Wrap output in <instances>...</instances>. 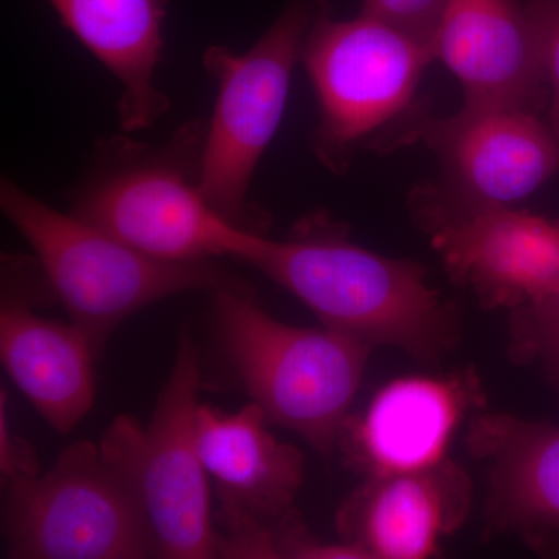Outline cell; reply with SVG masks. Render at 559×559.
<instances>
[{
	"label": "cell",
	"mask_w": 559,
	"mask_h": 559,
	"mask_svg": "<svg viewBox=\"0 0 559 559\" xmlns=\"http://www.w3.org/2000/svg\"><path fill=\"white\" fill-rule=\"evenodd\" d=\"M249 264L293 294L326 329L440 364L457 347V305L429 285L417 261L349 241L341 227L305 219L286 240L261 238Z\"/></svg>",
	"instance_id": "obj_1"
},
{
	"label": "cell",
	"mask_w": 559,
	"mask_h": 559,
	"mask_svg": "<svg viewBox=\"0 0 559 559\" xmlns=\"http://www.w3.org/2000/svg\"><path fill=\"white\" fill-rule=\"evenodd\" d=\"M205 130L197 119L157 145L127 132L98 140L70 213L154 259L249 263L263 234L224 218L201 190Z\"/></svg>",
	"instance_id": "obj_2"
},
{
	"label": "cell",
	"mask_w": 559,
	"mask_h": 559,
	"mask_svg": "<svg viewBox=\"0 0 559 559\" xmlns=\"http://www.w3.org/2000/svg\"><path fill=\"white\" fill-rule=\"evenodd\" d=\"M212 305L221 353L250 403L330 459L377 348L272 318L242 282L213 290Z\"/></svg>",
	"instance_id": "obj_3"
},
{
	"label": "cell",
	"mask_w": 559,
	"mask_h": 559,
	"mask_svg": "<svg viewBox=\"0 0 559 559\" xmlns=\"http://www.w3.org/2000/svg\"><path fill=\"white\" fill-rule=\"evenodd\" d=\"M0 209L38 259L55 297L102 352L123 320L157 301L241 282L213 260L154 259L109 231L38 200L3 176Z\"/></svg>",
	"instance_id": "obj_4"
},
{
	"label": "cell",
	"mask_w": 559,
	"mask_h": 559,
	"mask_svg": "<svg viewBox=\"0 0 559 559\" xmlns=\"http://www.w3.org/2000/svg\"><path fill=\"white\" fill-rule=\"evenodd\" d=\"M433 61L428 40L369 14L334 20L330 0H320L300 57L318 100L310 139L316 159L341 176L360 146H380L381 131L393 124L417 140L428 116L415 100Z\"/></svg>",
	"instance_id": "obj_5"
},
{
	"label": "cell",
	"mask_w": 559,
	"mask_h": 559,
	"mask_svg": "<svg viewBox=\"0 0 559 559\" xmlns=\"http://www.w3.org/2000/svg\"><path fill=\"white\" fill-rule=\"evenodd\" d=\"M13 559L159 558L138 485L102 443L76 441L43 476L5 485Z\"/></svg>",
	"instance_id": "obj_6"
},
{
	"label": "cell",
	"mask_w": 559,
	"mask_h": 559,
	"mask_svg": "<svg viewBox=\"0 0 559 559\" xmlns=\"http://www.w3.org/2000/svg\"><path fill=\"white\" fill-rule=\"evenodd\" d=\"M319 5L320 0H289L245 53L216 44L202 55L216 100L205 130L201 190L219 215L245 229L253 230L250 183L282 123L294 69Z\"/></svg>",
	"instance_id": "obj_7"
},
{
	"label": "cell",
	"mask_w": 559,
	"mask_h": 559,
	"mask_svg": "<svg viewBox=\"0 0 559 559\" xmlns=\"http://www.w3.org/2000/svg\"><path fill=\"white\" fill-rule=\"evenodd\" d=\"M200 388V353L186 330L180 334L170 377L160 390L148 425L120 415L100 441L138 485L159 558L219 557L210 479L198 448Z\"/></svg>",
	"instance_id": "obj_8"
},
{
	"label": "cell",
	"mask_w": 559,
	"mask_h": 559,
	"mask_svg": "<svg viewBox=\"0 0 559 559\" xmlns=\"http://www.w3.org/2000/svg\"><path fill=\"white\" fill-rule=\"evenodd\" d=\"M255 404L226 412L200 404L198 448L215 481L219 557L285 558L305 481L299 448L283 443Z\"/></svg>",
	"instance_id": "obj_9"
},
{
	"label": "cell",
	"mask_w": 559,
	"mask_h": 559,
	"mask_svg": "<svg viewBox=\"0 0 559 559\" xmlns=\"http://www.w3.org/2000/svg\"><path fill=\"white\" fill-rule=\"evenodd\" d=\"M417 140L439 156L444 178L440 193L417 202L425 227L514 207L559 173L558 135L535 110L462 106L426 117Z\"/></svg>",
	"instance_id": "obj_10"
},
{
	"label": "cell",
	"mask_w": 559,
	"mask_h": 559,
	"mask_svg": "<svg viewBox=\"0 0 559 559\" xmlns=\"http://www.w3.org/2000/svg\"><path fill=\"white\" fill-rule=\"evenodd\" d=\"M481 409L485 389L473 367L396 378L349 415L337 448L364 477L430 468L448 459L455 430Z\"/></svg>",
	"instance_id": "obj_11"
},
{
	"label": "cell",
	"mask_w": 559,
	"mask_h": 559,
	"mask_svg": "<svg viewBox=\"0 0 559 559\" xmlns=\"http://www.w3.org/2000/svg\"><path fill=\"white\" fill-rule=\"evenodd\" d=\"M465 447L487 484L485 536L559 554V425L481 409L468 419Z\"/></svg>",
	"instance_id": "obj_12"
},
{
	"label": "cell",
	"mask_w": 559,
	"mask_h": 559,
	"mask_svg": "<svg viewBox=\"0 0 559 559\" xmlns=\"http://www.w3.org/2000/svg\"><path fill=\"white\" fill-rule=\"evenodd\" d=\"M452 282L481 308L513 311L559 293V221L492 209L428 227Z\"/></svg>",
	"instance_id": "obj_13"
},
{
	"label": "cell",
	"mask_w": 559,
	"mask_h": 559,
	"mask_svg": "<svg viewBox=\"0 0 559 559\" xmlns=\"http://www.w3.org/2000/svg\"><path fill=\"white\" fill-rule=\"evenodd\" d=\"M474 485L450 457L430 468L364 477L341 503V540L364 559H429L468 521Z\"/></svg>",
	"instance_id": "obj_14"
},
{
	"label": "cell",
	"mask_w": 559,
	"mask_h": 559,
	"mask_svg": "<svg viewBox=\"0 0 559 559\" xmlns=\"http://www.w3.org/2000/svg\"><path fill=\"white\" fill-rule=\"evenodd\" d=\"M53 296L38 275L2 272L0 358L40 417L51 429L68 433L94 404L97 352L72 322L44 319L33 311Z\"/></svg>",
	"instance_id": "obj_15"
},
{
	"label": "cell",
	"mask_w": 559,
	"mask_h": 559,
	"mask_svg": "<svg viewBox=\"0 0 559 559\" xmlns=\"http://www.w3.org/2000/svg\"><path fill=\"white\" fill-rule=\"evenodd\" d=\"M433 50L462 84L468 108L539 112L547 100L535 36L520 0H447Z\"/></svg>",
	"instance_id": "obj_16"
},
{
	"label": "cell",
	"mask_w": 559,
	"mask_h": 559,
	"mask_svg": "<svg viewBox=\"0 0 559 559\" xmlns=\"http://www.w3.org/2000/svg\"><path fill=\"white\" fill-rule=\"evenodd\" d=\"M61 24L120 84L121 131L150 130L171 109L156 86L170 0H49Z\"/></svg>",
	"instance_id": "obj_17"
},
{
	"label": "cell",
	"mask_w": 559,
	"mask_h": 559,
	"mask_svg": "<svg viewBox=\"0 0 559 559\" xmlns=\"http://www.w3.org/2000/svg\"><path fill=\"white\" fill-rule=\"evenodd\" d=\"M507 355L538 369L559 399V293L510 311Z\"/></svg>",
	"instance_id": "obj_18"
},
{
	"label": "cell",
	"mask_w": 559,
	"mask_h": 559,
	"mask_svg": "<svg viewBox=\"0 0 559 559\" xmlns=\"http://www.w3.org/2000/svg\"><path fill=\"white\" fill-rule=\"evenodd\" d=\"M525 9L547 87V121L559 139V0H530Z\"/></svg>",
	"instance_id": "obj_19"
},
{
	"label": "cell",
	"mask_w": 559,
	"mask_h": 559,
	"mask_svg": "<svg viewBox=\"0 0 559 559\" xmlns=\"http://www.w3.org/2000/svg\"><path fill=\"white\" fill-rule=\"evenodd\" d=\"M444 3L447 0H362L360 13L389 22L432 44Z\"/></svg>",
	"instance_id": "obj_20"
},
{
	"label": "cell",
	"mask_w": 559,
	"mask_h": 559,
	"mask_svg": "<svg viewBox=\"0 0 559 559\" xmlns=\"http://www.w3.org/2000/svg\"><path fill=\"white\" fill-rule=\"evenodd\" d=\"M38 474L36 454L27 441L14 436L10 426L9 395L0 392V476L3 487Z\"/></svg>",
	"instance_id": "obj_21"
}]
</instances>
